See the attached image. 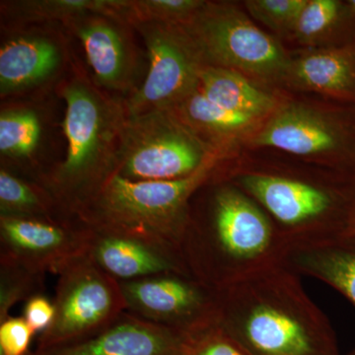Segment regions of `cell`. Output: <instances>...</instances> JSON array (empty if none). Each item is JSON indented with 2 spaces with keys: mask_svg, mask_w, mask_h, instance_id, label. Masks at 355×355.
I'll use <instances>...</instances> for the list:
<instances>
[{
  "mask_svg": "<svg viewBox=\"0 0 355 355\" xmlns=\"http://www.w3.org/2000/svg\"><path fill=\"white\" fill-rule=\"evenodd\" d=\"M11 7L25 21L58 20L69 24L88 14H102L125 22V0H29Z\"/></svg>",
  "mask_w": 355,
  "mask_h": 355,
  "instance_id": "cell-22",
  "label": "cell"
},
{
  "mask_svg": "<svg viewBox=\"0 0 355 355\" xmlns=\"http://www.w3.org/2000/svg\"><path fill=\"white\" fill-rule=\"evenodd\" d=\"M36 334L23 317L9 316L0 323V355H28Z\"/></svg>",
  "mask_w": 355,
  "mask_h": 355,
  "instance_id": "cell-29",
  "label": "cell"
},
{
  "mask_svg": "<svg viewBox=\"0 0 355 355\" xmlns=\"http://www.w3.org/2000/svg\"><path fill=\"white\" fill-rule=\"evenodd\" d=\"M355 233V232H354Z\"/></svg>",
  "mask_w": 355,
  "mask_h": 355,
  "instance_id": "cell-34",
  "label": "cell"
},
{
  "mask_svg": "<svg viewBox=\"0 0 355 355\" xmlns=\"http://www.w3.org/2000/svg\"><path fill=\"white\" fill-rule=\"evenodd\" d=\"M288 76L302 87L322 92H340L352 85V60L340 51H319L291 62Z\"/></svg>",
  "mask_w": 355,
  "mask_h": 355,
  "instance_id": "cell-20",
  "label": "cell"
},
{
  "mask_svg": "<svg viewBox=\"0 0 355 355\" xmlns=\"http://www.w3.org/2000/svg\"><path fill=\"white\" fill-rule=\"evenodd\" d=\"M205 4L200 0H127L125 22L184 25Z\"/></svg>",
  "mask_w": 355,
  "mask_h": 355,
  "instance_id": "cell-25",
  "label": "cell"
},
{
  "mask_svg": "<svg viewBox=\"0 0 355 355\" xmlns=\"http://www.w3.org/2000/svg\"><path fill=\"white\" fill-rule=\"evenodd\" d=\"M350 4H352V6L355 9V0H352V1H350Z\"/></svg>",
  "mask_w": 355,
  "mask_h": 355,
  "instance_id": "cell-31",
  "label": "cell"
},
{
  "mask_svg": "<svg viewBox=\"0 0 355 355\" xmlns=\"http://www.w3.org/2000/svg\"><path fill=\"white\" fill-rule=\"evenodd\" d=\"M55 316L53 301L44 294H38L28 299L23 308V318L35 334H43L50 328Z\"/></svg>",
  "mask_w": 355,
  "mask_h": 355,
  "instance_id": "cell-30",
  "label": "cell"
},
{
  "mask_svg": "<svg viewBox=\"0 0 355 355\" xmlns=\"http://www.w3.org/2000/svg\"><path fill=\"white\" fill-rule=\"evenodd\" d=\"M55 196L43 184H35L2 168L0 171V216L69 219Z\"/></svg>",
  "mask_w": 355,
  "mask_h": 355,
  "instance_id": "cell-19",
  "label": "cell"
},
{
  "mask_svg": "<svg viewBox=\"0 0 355 355\" xmlns=\"http://www.w3.org/2000/svg\"><path fill=\"white\" fill-rule=\"evenodd\" d=\"M90 232L77 217L0 216V257L38 272L58 273L70 261L86 254Z\"/></svg>",
  "mask_w": 355,
  "mask_h": 355,
  "instance_id": "cell-11",
  "label": "cell"
},
{
  "mask_svg": "<svg viewBox=\"0 0 355 355\" xmlns=\"http://www.w3.org/2000/svg\"><path fill=\"white\" fill-rule=\"evenodd\" d=\"M307 0H250L245 2L249 12L263 25L279 33H293Z\"/></svg>",
  "mask_w": 355,
  "mask_h": 355,
  "instance_id": "cell-27",
  "label": "cell"
},
{
  "mask_svg": "<svg viewBox=\"0 0 355 355\" xmlns=\"http://www.w3.org/2000/svg\"><path fill=\"white\" fill-rule=\"evenodd\" d=\"M217 322L252 355H338L330 322L282 263L216 291Z\"/></svg>",
  "mask_w": 355,
  "mask_h": 355,
  "instance_id": "cell-1",
  "label": "cell"
},
{
  "mask_svg": "<svg viewBox=\"0 0 355 355\" xmlns=\"http://www.w3.org/2000/svg\"><path fill=\"white\" fill-rule=\"evenodd\" d=\"M191 198L179 249L189 272L218 291L282 263L288 246L265 211L232 182Z\"/></svg>",
  "mask_w": 355,
  "mask_h": 355,
  "instance_id": "cell-2",
  "label": "cell"
},
{
  "mask_svg": "<svg viewBox=\"0 0 355 355\" xmlns=\"http://www.w3.org/2000/svg\"><path fill=\"white\" fill-rule=\"evenodd\" d=\"M254 144L297 156H313L334 150L340 144V137L316 110L287 104L275 111L254 137Z\"/></svg>",
  "mask_w": 355,
  "mask_h": 355,
  "instance_id": "cell-15",
  "label": "cell"
},
{
  "mask_svg": "<svg viewBox=\"0 0 355 355\" xmlns=\"http://www.w3.org/2000/svg\"><path fill=\"white\" fill-rule=\"evenodd\" d=\"M125 311L188 335L217 321L216 291L193 275L170 272L119 282Z\"/></svg>",
  "mask_w": 355,
  "mask_h": 355,
  "instance_id": "cell-10",
  "label": "cell"
},
{
  "mask_svg": "<svg viewBox=\"0 0 355 355\" xmlns=\"http://www.w3.org/2000/svg\"><path fill=\"white\" fill-rule=\"evenodd\" d=\"M62 51L51 40L23 35L9 40L0 50V93L14 94L53 76L62 64Z\"/></svg>",
  "mask_w": 355,
  "mask_h": 355,
  "instance_id": "cell-17",
  "label": "cell"
},
{
  "mask_svg": "<svg viewBox=\"0 0 355 355\" xmlns=\"http://www.w3.org/2000/svg\"><path fill=\"white\" fill-rule=\"evenodd\" d=\"M186 336L184 355H252L217 321Z\"/></svg>",
  "mask_w": 355,
  "mask_h": 355,
  "instance_id": "cell-26",
  "label": "cell"
},
{
  "mask_svg": "<svg viewBox=\"0 0 355 355\" xmlns=\"http://www.w3.org/2000/svg\"><path fill=\"white\" fill-rule=\"evenodd\" d=\"M41 121L32 110L13 109L0 114V151L15 160L30 158L41 137Z\"/></svg>",
  "mask_w": 355,
  "mask_h": 355,
  "instance_id": "cell-23",
  "label": "cell"
},
{
  "mask_svg": "<svg viewBox=\"0 0 355 355\" xmlns=\"http://www.w3.org/2000/svg\"><path fill=\"white\" fill-rule=\"evenodd\" d=\"M231 180L272 222L288 248L349 235L354 224L340 214L342 198L331 187L291 175L244 172Z\"/></svg>",
  "mask_w": 355,
  "mask_h": 355,
  "instance_id": "cell-5",
  "label": "cell"
},
{
  "mask_svg": "<svg viewBox=\"0 0 355 355\" xmlns=\"http://www.w3.org/2000/svg\"><path fill=\"white\" fill-rule=\"evenodd\" d=\"M172 110L198 135L202 132L214 137L240 135L258 121L210 101L200 89Z\"/></svg>",
  "mask_w": 355,
  "mask_h": 355,
  "instance_id": "cell-21",
  "label": "cell"
},
{
  "mask_svg": "<svg viewBox=\"0 0 355 355\" xmlns=\"http://www.w3.org/2000/svg\"><path fill=\"white\" fill-rule=\"evenodd\" d=\"M282 263L333 287L355 307V233L288 248Z\"/></svg>",
  "mask_w": 355,
  "mask_h": 355,
  "instance_id": "cell-16",
  "label": "cell"
},
{
  "mask_svg": "<svg viewBox=\"0 0 355 355\" xmlns=\"http://www.w3.org/2000/svg\"><path fill=\"white\" fill-rule=\"evenodd\" d=\"M218 156L174 181H130L113 174L77 214L89 227L139 233L179 248L193 196L211 179Z\"/></svg>",
  "mask_w": 355,
  "mask_h": 355,
  "instance_id": "cell-4",
  "label": "cell"
},
{
  "mask_svg": "<svg viewBox=\"0 0 355 355\" xmlns=\"http://www.w3.org/2000/svg\"><path fill=\"white\" fill-rule=\"evenodd\" d=\"M214 156L173 110H153L125 116L114 174L130 181H174L191 176Z\"/></svg>",
  "mask_w": 355,
  "mask_h": 355,
  "instance_id": "cell-6",
  "label": "cell"
},
{
  "mask_svg": "<svg viewBox=\"0 0 355 355\" xmlns=\"http://www.w3.org/2000/svg\"><path fill=\"white\" fill-rule=\"evenodd\" d=\"M187 336L127 311L96 335L35 355H184Z\"/></svg>",
  "mask_w": 355,
  "mask_h": 355,
  "instance_id": "cell-13",
  "label": "cell"
},
{
  "mask_svg": "<svg viewBox=\"0 0 355 355\" xmlns=\"http://www.w3.org/2000/svg\"><path fill=\"white\" fill-rule=\"evenodd\" d=\"M62 96L67 155L49 173L44 187L76 217L114 173L125 111L78 79L65 86Z\"/></svg>",
  "mask_w": 355,
  "mask_h": 355,
  "instance_id": "cell-3",
  "label": "cell"
},
{
  "mask_svg": "<svg viewBox=\"0 0 355 355\" xmlns=\"http://www.w3.org/2000/svg\"><path fill=\"white\" fill-rule=\"evenodd\" d=\"M125 24L102 14H88L69 23L83 43L98 84L111 90H128L135 80V53Z\"/></svg>",
  "mask_w": 355,
  "mask_h": 355,
  "instance_id": "cell-14",
  "label": "cell"
},
{
  "mask_svg": "<svg viewBox=\"0 0 355 355\" xmlns=\"http://www.w3.org/2000/svg\"><path fill=\"white\" fill-rule=\"evenodd\" d=\"M148 55L146 80L125 105V116L174 109L200 88L205 67L193 40L182 25L135 23Z\"/></svg>",
  "mask_w": 355,
  "mask_h": 355,
  "instance_id": "cell-9",
  "label": "cell"
},
{
  "mask_svg": "<svg viewBox=\"0 0 355 355\" xmlns=\"http://www.w3.org/2000/svg\"><path fill=\"white\" fill-rule=\"evenodd\" d=\"M349 355H355V350L354 352H352V354H350Z\"/></svg>",
  "mask_w": 355,
  "mask_h": 355,
  "instance_id": "cell-33",
  "label": "cell"
},
{
  "mask_svg": "<svg viewBox=\"0 0 355 355\" xmlns=\"http://www.w3.org/2000/svg\"><path fill=\"white\" fill-rule=\"evenodd\" d=\"M89 228L86 254L118 282L170 272L191 275L179 248L174 245L128 231Z\"/></svg>",
  "mask_w": 355,
  "mask_h": 355,
  "instance_id": "cell-12",
  "label": "cell"
},
{
  "mask_svg": "<svg viewBox=\"0 0 355 355\" xmlns=\"http://www.w3.org/2000/svg\"><path fill=\"white\" fill-rule=\"evenodd\" d=\"M198 89L210 101L256 120L272 113L277 106L275 97L257 87L241 72L225 67L205 65Z\"/></svg>",
  "mask_w": 355,
  "mask_h": 355,
  "instance_id": "cell-18",
  "label": "cell"
},
{
  "mask_svg": "<svg viewBox=\"0 0 355 355\" xmlns=\"http://www.w3.org/2000/svg\"><path fill=\"white\" fill-rule=\"evenodd\" d=\"M338 12L340 3L336 0H307L294 27L293 34L304 43L314 41L335 24Z\"/></svg>",
  "mask_w": 355,
  "mask_h": 355,
  "instance_id": "cell-28",
  "label": "cell"
},
{
  "mask_svg": "<svg viewBox=\"0 0 355 355\" xmlns=\"http://www.w3.org/2000/svg\"><path fill=\"white\" fill-rule=\"evenodd\" d=\"M182 26L205 65L225 67L265 80L288 76L291 62L279 42L235 7L207 2Z\"/></svg>",
  "mask_w": 355,
  "mask_h": 355,
  "instance_id": "cell-7",
  "label": "cell"
},
{
  "mask_svg": "<svg viewBox=\"0 0 355 355\" xmlns=\"http://www.w3.org/2000/svg\"><path fill=\"white\" fill-rule=\"evenodd\" d=\"M55 316L37 349L79 342L106 329L125 312L120 284L84 254L58 272Z\"/></svg>",
  "mask_w": 355,
  "mask_h": 355,
  "instance_id": "cell-8",
  "label": "cell"
},
{
  "mask_svg": "<svg viewBox=\"0 0 355 355\" xmlns=\"http://www.w3.org/2000/svg\"><path fill=\"white\" fill-rule=\"evenodd\" d=\"M44 277L46 273L0 257V323L17 303L44 293Z\"/></svg>",
  "mask_w": 355,
  "mask_h": 355,
  "instance_id": "cell-24",
  "label": "cell"
},
{
  "mask_svg": "<svg viewBox=\"0 0 355 355\" xmlns=\"http://www.w3.org/2000/svg\"><path fill=\"white\" fill-rule=\"evenodd\" d=\"M28 355H35V354H34V352H30V354Z\"/></svg>",
  "mask_w": 355,
  "mask_h": 355,
  "instance_id": "cell-32",
  "label": "cell"
}]
</instances>
